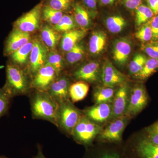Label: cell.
Wrapping results in <instances>:
<instances>
[{"label": "cell", "mask_w": 158, "mask_h": 158, "mask_svg": "<svg viewBox=\"0 0 158 158\" xmlns=\"http://www.w3.org/2000/svg\"><path fill=\"white\" fill-rule=\"evenodd\" d=\"M71 85L68 77L62 73L52 84L47 92L59 103L70 100L69 90Z\"/></svg>", "instance_id": "30bf717a"}, {"label": "cell", "mask_w": 158, "mask_h": 158, "mask_svg": "<svg viewBox=\"0 0 158 158\" xmlns=\"http://www.w3.org/2000/svg\"><path fill=\"white\" fill-rule=\"evenodd\" d=\"M54 69L58 74L62 73L65 67L63 58L56 50L50 51L48 55L46 62Z\"/></svg>", "instance_id": "d4e9b609"}, {"label": "cell", "mask_w": 158, "mask_h": 158, "mask_svg": "<svg viewBox=\"0 0 158 158\" xmlns=\"http://www.w3.org/2000/svg\"><path fill=\"white\" fill-rule=\"evenodd\" d=\"M11 98L4 88H0V118L8 112Z\"/></svg>", "instance_id": "836d02e7"}, {"label": "cell", "mask_w": 158, "mask_h": 158, "mask_svg": "<svg viewBox=\"0 0 158 158\" xmlns=\"http://www.w3.org/2000/svg\"><path fill=\"white\" fill-rule=\"evenodd\" d=\"M147 59L144 55L141 54L136 55L129 64V69L130 73L136 77L141 72Z\"/></svg>", "instance_id": "1f68e13d"}, {"label": "cell", "mask_w": 158, "mask_h": 158, "mask_svg": "<svg viewBox=\"0 0 158 158\" xmlns=\"http://www.w3.org/2000/svg\"><path fill=\"white\" fill-rule=\"evenodd\" d=\"M125 20L120 15H113L106 20V26L108 30L113 34L121 32L126 25Z\"/></svg>", "instance_id": "484cf974"}, {"label": "cell", "mask_w": 158, "mask_h": 158, "mask_svg": "<svg viewBox=\"0 0 158 158\" xmlns=\"http://www.w3.org/2000/svg\"><path fill=\"white\" fill-rule=\"evenodd\" d=\"M142 49L150 58L158 59V40L146 44Z\"/></svg>", "instance_id": "8d00e7d4"}, {"label": "cell", "mask_w": 158, "mask_h": 158, "mask_svg": "<svg viewBox=\"0 0 158 158\" xmlns=\"http://www.w3.org/2000/svg\"><path fill=\"white\" fill-rule=\"evenodd\" d=\"M118 0H100L101 4L103 6H110L116 2Z\"/></svg>", "instance_id": "7bdbcfd3"}, {"label": "cell", "mask_w": 158, "mask_h": 158, "mask_svg": "<svg viewBox=\"0 0 158 158\" xmlns=\"http://www.w3.org/2000/svg\"><path fill=\"white\" fill-rule=\"evenodd\" d=\"M130 93L129 87L125 83L120 85L116 90L112 102L113 114L111 119L125 115L128 105Z\"/></svg>", "instance_id": "7c38bea8"}, {"label": "cell", "mask_w": 158, "mask_h": 158, "mask_svg": "<svg viewBox=\"0 0 158 158\" xmlns=\"http://www.w3.org/2000/svg\"><path fill=\"white\" fill-rule=\"evenodd\" d=\"M40 36L42 42L48 50H55L60 39L59 32L50 26L45 25L41 29Z\"/></svg>", "instance_id": "d6986e66"}, {"label": "cell", "mask_w": 158, "mask_h": 158, "mask_svg": "<svg viewBox=\"0 0 158 158\" xmlns=\"http://www.w3.org/2000/svg\"><path fill=\"white\" fill-rule=\"evenodd\" d=\"M83 112L77 108L70 100L59 102L56 127L66 135L71 136Z\"/></svg>", "instance_id": "3957f363"}, {"label": "cell", "mask_w": 158, "mask_h": 158, "mask_svg": "<svg viewBox=\"0 0 158 158\" xmlns=\"http://www.w3.org/2000/svg\"><path fill=\"white\" fill-rule=\"evenodd\" d=\"M128 119V117L123 115L113 119L99 134L97 137L98 141L103 143L120 144Z\"/></svg>", "instance_id": "5b68a950"}, {"label": "cell", "mask_w": 158, "mask_h": 158, "mask_svg": "<svg viewBox=\"0 0 158 158\" xmlns=\"http://www.w3.org/2000/svg\"><path fill=\"white\" fill-rule=\"evenodd\" d=\"M63 15V12L62 11L55 10L47 5L43 6L42 18L53 27L58 23Z\"/></svg>", "instance_id": "cb8c5ba5"}, {"label": "cell", "mask_w": 158, "mask_h": 158, "mask_svg": "<svg viewBox=\"0 0 158 158\" xmlns=\"http://www.w3.org/2000/svg\"><path fill=\"white\" fill-rule=\"evenodd\" d=\"M148 96L145 88L142 85H137L130 93L128 105L125 115L128 117L136 116L147 105Z\"/></svg>", "instance_id": "ba28073f"}, {"label": "cell", "mask_w": 158, "mask_h": 158, "mask_svg": "<svg viewBox=\"0 0 158 158\" xmlns=\"http://www.w3.org/2000/svg\"><path fill=\"white\" fill-rule=\"evenodd\" d=\"M142 0H123V3L126 8L129 10H136L141 6Z\"/></svg>", "instance_id": "f35d334b"}, {"label": "cell", "mask_w": 158, "mask_h": 158, "mask_svg": "<svg viewBox=\"0 0 158 158\" xmlns=\"http://www.w3.org/2000/svg\"><path fill=\"white\" fill-rule=\"evenodd\" d=\"M0 158H8L7 157H6L5 156H0Z\"/></svg>", "instance_id": "ee69618b"}, {"label": "cell", "mask_w": 158, "mask_h": 158, "mask_svg": "<svg viewBox=\"0 0 158 158\" xmlns=\"http://www.w3.org/2000/svg\"><path fill=\"white\" fill-rule=\"evenodd\" d=\"M102 130L100 125L82 114L73 131L71 136L77 143L88 148L92 146L94 139Z\"/></svg>", "instance_id": "277c9868"}, {"label": "cell", "mask_w": 158, "mask_h": 158, "mask_svg": "<svg viewBox=\"0 0 158 158\" xmlns=\"http://www.w3.org/2000/svg\"><path fill=\"white\" fill-rule=\"evenodd\" d=\"M88 152L85 158H124L118 151L114 150L101 149L91 152L88 149Z\"/></svg>", "instance_id": "4dcf8cb0"}, {"label": "cell", "mask_w": 158, "mask_h": 158, "mask_svg": "<svg viewBox=\"0 0 158 158\" xmlns=\"http://www.w3.org/2000/svg\"><path fill=\"white\" fill-rule=\"evenodd\" d=\"M145 138L152 144L158 145V121L145 129Z\"/></svg>", "instance_id": "d590c367"}, {"label": "cell", "mask_w": 158, "mask_h": 158, "mask_svg": "<svg viewBox=\"0 0 158 158\" xmlns=\"http://www.w3.org/2000/svg\"><path fill=\"white\" fill-rule=\"evenodd\" d=\"M37 154L35 156L34 158H47L44 154L42 146L40 144L37 145Z\"/></svg>", "instance_id": "b9f144b4"}, {"label": "cell", "mask_w": 158, "mask_h": 158, "mask_svg": "<svg viewBox=\"0 0 158 158\" xmlns=\"http://www.w3.org/2000/svg\"><path fill=\"white\" fill-rule=\"evenodd\" d=\"M34 46V40H31L10 55L12 63L23 68L29 62V58Z\"/></svg>", "instance_id": "ac0fdd59"}, {"label": "cell", "mask_w": 158, "mask_h": 158, "mask_svg": "<svg viewBox=\"0 0 158 158\" xmlns=\"http://www.w3.org/2000/svg\"><path fill=\"white\" fill-rule=\"evenodd\" d=\"M43 6L42 2L39 3L23 15L14 23V29L29 34L37 31L40 27Z\"/></svg>", "instance_id": "8992f818"}, {"label": "cell", "mask_w": 158, "mask_h": 158, "mask_svg": "<svg viewBox=\"0 0 158 158\" xmlns=\"http://www.w3.org/2000/svg\"><path fill=\"white\" fill-rule=\"evenodd\" d=\"M85 53L84 46L81 44L78 43L71 50L66 52L65 61L69 65H74L81 60Z\"/></svg>", "instance_id": "4316f807"}, {"label": "cell", "mask_w": 158, "mask_h": 158, "mask_svg": "<svg viewBox=\"0 0 158 158\" xmlns=\"http://www.w3.org/2000/svg\"><path fill=\"white\" fill-rule=\"evenodd\" d=\"M84 6L88 11L91 12H95L97 10V0H83Z\"/></svg>", "instance_id": "ab89813d"}, {"label": "cell", "mask_w": 158, "mask_h": 158, "mask_svg": "<svg viewBox=\"0 0 158 158\" xmlns=\"http://www.w3.org/2000/svg\"><path fill=\"white\" fill-rule=\"evenodd\" d=\"M100 70L99 63L96 61H91L75 71L73 77L78 81L94 83L97 81L99 78Z\"/></svg>", "instance_id": "9a60e30c"}, {"label": "cell", "mask_w": 158, "mask_h": 158, "mask_svg": "<svg viewBox=\"0 0 158 158\" xmlns=\"http://www.w3.org/2000/svg\"><path fill=\"white\" fill-rule=\"evenodd\" d=\"M31 40L30 34L13 29L6 40L4 54L10 56Z\"/></svg>", "instance_id": "4fadbf2b"}, {"label": "cell", "mask_w": 158, "mask_h": 158, "mask_svg": "<svg viewBox=\"0 0 158 158\" xmlns=\"http://www.w3.org/2000/svg\"><path fill=\"white\" fill-rule=\"evenodd\" d=\"M32 78L27 70L11 62L6 67V83L3 87L11 98L20 95H29L33 90Z\"/></svg>", "instance_id": "7a4b0ae2"}, {"label": "cell", "mask_w": 158, "mask_h": 158, "mask_svg": "<svg viewBox=\"0 0 158 158\" xmlns=\"http://www.w3.org/2000/svg\"><path fill=\"white\" fill-rule=\"evenodd\" d=\"M116 90L113 87L104 85L95 89L93 93V100L95 104L113 102Z\"/></svg>", "instance_id": "603a6c76"}, {"label": "cell", "mask_w": 158, "mask_h": 158, "mask_svg": "<svg viewBox=\"0 0 158 158\" xmlns=\"http://www.w3.org/2000/svg\"><path fill=\"white\" fill-rule=\"evenodd\" d=\"M59 75L51 65L46 63L32 78V89L47 91Z\"/></svg>", "instance_id": "9c48e42d"}, {"label": "cell", "mask_w": 158, "mask_h": 158, "mask_svg": "<svg viewBox=\"0 0 158 158\" xmlns=\"http://www.w3.org/2000/svg\"><path fill=\"white\" fill-rule=\"evenodd\" d=\"M151 27L152 33V41L158 40V15L153 16L150 20Z\"/></svg>", "instance_id": "74e56055"}, {"label": "cell", "mask_w": 158, "mask_h": 158, "mask_svg": "<svg viewBox=\"0 0 158 158\" xmlns=\"http://www.w3.org/2000/svg\"><path fill=\"white\" fill-rule=\"evenodd\" d=\"M76 24L73 16L64 15L58 23L54 26L53 28L59 33L63 32L64 33L74 29Z\"/></svg>", "instance_id": "f546056e"}, {"label": "cell", "mask_w": 158, "mask_h": 158, "mask_svg": "<svg viewBox=\"0 0 158 158\" xmlns=\"http://www.w3.org/2000/svg\"><path fill=\"white\" fill-rule=\"evenodd\" d=\"M74 18L77 24L86 30L91 23L90 14L84 6L77 3L73 7Z\"/></svg>", "instance_id": "7402d4cb"}, {"label": "cell", "mask_w": 158, "mask_h": 158, "mask_svg": "<svg viewBox=\"0 0 158 158\" xmlns=\"http://www.w3.org/2000/svg\"><path fill=\"white\" fill-rule=\"evenodd\" d=\"M101 77L104 85L113 88L124 84L126 80L124 75L108 61L103 65Z\"/></svg>", "instance_id": "5bb4252c"}, {"label": "cell", "mask_w": 158, "mask_h": 158, "mask_svg": "<svg viewBox=\"0 0 158 158\" xmlns=\"http://www.w3.org/2000/svg\"><path fill=\"white\" fill-rule=\"evenodd\" d=\"M34 40V46L31 51L28 66V72L33 78L37 72L45 65L49 50L39 39Z\"/></svg>", "instance_id": "52a82bcc"}, {"label": "cell", "mask_w": 158, "mask_h": 158, "mask_svg": "<svg viewBox=\"0 0 158 158\" xmlns=\"http://www.w3.org/2000/svg\"><path fill=\"white\" fill-rule=\"evenodd\" d=\"M86 34V30L73 29L63 34L61 40V49L64 52H69L78 43Z\"/></svg>", "instance_id": "2e32d148"}, {"label": "cell", "mask_w": 158, "mask_h": 158, "mask_svg": "<svg viewBox=\"0 0 158 158\" xmlns=\"http://www.w3.org/2000/svg\"><path fill=\"white\" fill-rule=\"evenodd\" d=\"M131 52L130 41L124 38L118 39L115 43L113 48V59L119 65H123L127 62Z\"/></svg>", "instance_id": "e0dca14e"}, {"label": "cell", "mask_w": 158, "mask_h": 158, "mask_svg": "<svg viewBox=\"0 0 158 158\" xmlns=\"http://www.w3.org/2000/svg\"><path fill=\"white\" fill-rule=\"evenodd\" d=\"M86 117L97 123H102L111 119L113 109L111 103L95 104L82 111Z\"/></svg>", "instance_id": "8fae6325"}, {"label": "cell", "mask_w": 158, "mask_h": 158, "mask_svg": "<svg viewBox=\"0 0 158 158\" xmlns=\"http://www.w3.org/2000/svg\"><path fill=\"white\" fill-rule=\"evenodd\" d=\"M107 35L102 31L94 32L90 37L89 49L90 53L98 55L104 49L107 42Z\"/></svg>", "instance_id": "ffe728a7"}, {"label": "cell", "mask_w": 158, "mask_h": 158, "mask_svg": "<svg viewBox=\"0 0 158 158\" xmlns=\"http://www.w3.org/2000/svg\"><path fill=\"white\" fill-rule=\"evenodd\" d=\"M72 0H48L47 6L52 9L63 12L70 9Z\"/></svg>", "instance_id": "e575fe53"}, {"label": "cell", "mask_w": 158, "mask_h": 158, "mask_svg": "<svg viewBox=\"0 0 158 158\" xmlns=\"http://www.w3.org/2000/svg\"><path fill=\"white\" fill-rule=\"evenodd\" d=\"M148 7L154 15H158V0H146Z\"/></svg>", "instance_id": "60d3db41"}, {"label": "cell", "mask_w": 158, "mask_h": 158, "mask_svg": "<svg viewBox=\"0 0 158 158\" xmlns=\"http://www.w3.org/2000/svg\"><path fill=\"white\" fill-rule=\"evenodd\" d=\"M136 38L143 42L152 40V33L150 20L141 25L135 34Z\"/></svg>", "instance_id": "d6a6232c"}, {"label": "cell", "mask_w": 158, "mask_h": 158, "mask_svg": "<svg viewBox=\"0 0 158 158\" xmlns=\"http://www.w3.org/2000/svg\"><path fill=\"white\" fill-rule=\"evenodd\" d=\"M158 69V59H147L141 72L136 76L138 78L145 80L154 73Z\"/></svg>", "instance_id": "f1b7e54d"}, {"label": "cell", "mask_w": 158, "mask_h": 158, "mask_svg": "<svg viewBox=\"0 0 158 158\" xmlns=\"http://www.w3.org/2000/svg\"><path fill=\"white\" fill-rule=\"evenodd\" d=\"M89 90L87 82L78 81L71 85L69 90V99L73 103L82 101L87 96Z\"/></svg>", "instance_id": "44dd1931"}, {"label": "cell", "mask_w": 158, "mask_h": 158, "mask_svg": "<svg viewBox=\"0 0 158 158\" xmlns=\"http://www.w3.org/2000/svg\"><path fill=\"white\" fill-rule=\"evenodd\" d=\"M135 10V21L137 26H141L147 23L154 15L151 9L144 5H141Z\"/></svg>", "instance_id": "83f0119b"}, {"label": "cell", "mask_w": 158, "mask_h": 158, "mask_svg": "<svg viewBox=\"0 0 158 158\" xmlns=\"http://www.w3.org/2000/svg\"><path fill=\"white\" fill-rule=\"evenodd\" d=\"M29 95L32 118L49 122L56 126L59 103L47 91L33 89Z\"/></svg>", "instance_id": "6da1fadb"}]
</instances>
